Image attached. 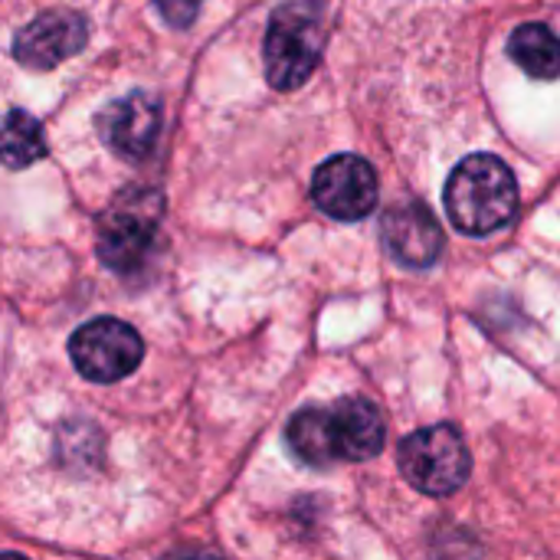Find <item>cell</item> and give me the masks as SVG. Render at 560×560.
Here are the masks:
<instances>
[{"mask_svg":"<svg viewBox=\"0 0 560 560\" xmlns=\"http://www.w3.org/2000/svg\"><path fill=\"white\" fill-rule=\"evenodd\" d=\"M446 213L453 226L466 236H492L518 210V184L512 167L495 154H469L463 158L443 194Z\"/></svg>","mask_w":560,"mask_h":560,"instance_id":"1","label":"cell"},{"mask_svg":"<svg viewBox=\"0 0 560 560\" xmlns=\"http://www.w3.org/2000/svg\"><path fill=\"white\" fill-rule=\"evenodd\" d=\"M322 49H325V30L318 10L302 0L282 3L269 20L266 46H262L266 75L272 89L292 92L302 82H308V75L322 59Z\"/></svg>","mask_w":560,"mask_h":560,"instance_id":"2","label":"cell"},{"mask_svg":"<svg viewBox=\"0 0 560 560\" xmlns=\"http://www.w3.org/2000/svg\"><path fill=\"white\" fill-rule=\"evenodd\" d=\"M161 194L154 190H125L98 223V259L128 276L138 272L154 246H158V226H161Z\"/></svg>","mask_w":560,"mask_h":560,"instance_id":"3","label":"cell"},{"mask_svg":"<svg viewBox=\"0 0 560 560\" xmlns=\"http://www.w3.org/2000/svg\"><path fill=\"white\" fill-rule=\"evenodd\" d=\"M400 472L417 492L446 499L466 486L472 472V456L456 427L436 423L410 433L400 443Z\"/></svg>","mask_w":560,"mask_h":560,"instance_id":"4","label":"cell"},{"mask_svg":"<svg viewBox=\"0 0 560 560\" xmlns=\"http://www.w3.org/2000/svg\"><path fill=\"white\" fill-rule=\"evenodd\" d=\"M69 358L82 377L115 384L141 364L144 341L121 318H92L69 338Z\"/></svg>","mask_w":560,"mask_h":560,"instance_id":"5","label":"cell"},{"mask_svg":"<svg viewBox=\"0 0 560 560\" xmlns=\"http://www.w3.org/2000/svg\"><path fill=\"white\" fill-rule=\"evenodd\" d=\"M312 200L331 220H364L377 207V174L358 154L328 158L312 177Z\"/></svg>","mask_w":560,"mask_h":560,"instance_id":"6","label":"cell"},{"mask_svg":"<svg viewBox=\"0 0 560 560\" xmlns=\"http://www.w3.org/2000/svg\"><path fill=\"white\" fill-rule=\"evenodd\" d=\"M95 128L102 135V141L125 161H144L154 144H158V131H161V102L148 92H131L121 95L115 102H108L98 118Z\"/></svg>","mask_w":560,"mask_h":560,"instance_id":"7","label":"cell"},{"mask_svg":"<svg viewBox=\"0 0 560 560\" xmlns=\"http://www.w3.org/2000/svg\"><path fill=\"white\" fill-rule=\"evenodd\" d=\"M89 20L75 10H49L13 36V56L30 69H52L85 49Z\"/></svg>","mask_w":560,"mask_h":560,"instance_id":"8","label":"cell"},{"mask_svg":"<svg viewBox=\"0 0 560 560\" xmlns=\"http://www.w3.org/2000/svg\"><path fill=\"white\" fill-rule=\"evenodd\" d=\"M387 253L407 269H430L443 253V226L423 200H404L381 220Z\"/></svg>","mask_w":560,"mask_h":560,"instance_id":"9","label":"cell"},{"mask_svg":"<svg viewBox=\"0 0 560 560\" xmlns=\"http://www.w3.org/2000/svg\"><path fill=\"white\" fill-rule=\"evenodd\" d=\"M331 427V450L335 459L364 463L374 459L384 450V417L381 410L364 397H345L328 410Z\"/></svg>","mask_w":560,"mask_h":560,"instance_id":"10","label":"cell"},{"mask_svg":"<svg viewBox=\"0 0 560 560\" xmlns=\"http://www.w3.org/2000/svg\"><path fill=\"white\" fill-rule=\"evenodd\" d=\"M509 56L532 79H560V36L548 23H522L509 36Z\"/></svg>","mask_w":560,"mask_h":560,"instance_id":"11","label":"cell"},{"mask_svg":"<svg viewBox=\"0 0 560 560\" xmlns=\"http://www.w3.org/2000/svg\"><path fill=\"white\" fill-rule=\"evenodd\" d=\"M39 158H46L43 125L30 112H7V118L0 121V164L10 171H23Z\"/></svg>","mask_w":560,"mask_h":560,"instance_id":"12","label":"cell"},{"mask_svg":"<svg viewBox=\"0 0 560 560\" xmlns=\"http://www.w3.org/2000/svg\"><path fill=\"white\" fill-rule=\"evenodd\" d=\"M285 440H289L292 453H295L305 466H328V463H335L328 410H322V407H305V410H299V413L289 420V427H285Z\"/></svg>","mask_w":560,"mask_h":560,"instance_id":"13","label":"cell"},{"mask_svg":"<svg viewBox=\"0 0 560 560\" xmlns=\"http://www.w3.org/2000/svg\"><path fill=\"white\" fill-rule=\"evenodd\" d=\"M200 3H203V0H154L158 13H161L171 26H177V30H184V26H190V23L197 20Z\"/></svg>","mask_w":560,"mask_h":560,"instance_id":"14","label":"cell"}]
</instances>
